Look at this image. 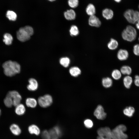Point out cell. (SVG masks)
I'll use <instances>...</instances> for the list:
<instances>
[{"label":"cell","mask_w":139,"mask_h":139,"mask_svg":"<svg viewBox=\"0 0 139 139\" xmlns=\"http://www.w3.org/2000/svg\"><path fill=\"white\" fill-rule=\"evenodd\" d=\"M1 115V109H0V117Z\"/></svg>","instance_id":"7bdbcfd3"},{"label":"cell","mask_w":139,"mask_h":139,"mask_svg":"<svg viewBox=\"0 0 139 139\" xmlns=\"http://www.w3.org/2000/svg\"><path fill=\"white\" fill-rule=\"evenodd\" d=\"M24 27L31 36L33 34V30L32 27L30 26H26Z\"/></svg>","instance_id":"8d00e7d4"},{"label":"cell","mask_w":139,"mask_h":139,"mask_svg":"<svg viewBox=\"0 0 139 139\" xmlns=\"http://www.w3.org/2000/svg\"><path fill=\"white\" fill-rule=\"evenodd\" d=\"M42 139H50V137L49 132L46 130L44 131L42 134Z\"/></svg>","instance_id":"d590c367"},{"label":"cell","mask_w":139,"mask_h":139,"mask_svg":"<svg viewBox=\"0 0 139 139\" xmlns=\"http://www.w3.org/2000/svg\"><path fill=\"white\" fill-rule=\"evenodd\" d=\"M84 123L85 126L88 128H91L93 125V121L89 119L85 120L84 121Z\"/></svg>","instance_id":"836d02e7"},{"label":"cell","mask_w":139,"mask_h":139,"mask_svg":"<svg viewBox=\"0 0 139 139\" xmlns=\"http://www.w3.org/2000/svg\"><path fill=\"white\" fill-rule=\"evenodd\" d=\"M88 23L90 26L96 27H99L101 24V21L95 15L90 16Z\"/></svg>","instance_id":"8fae6325"},{"label":"cell","mask_w":139,"mask_h":139,"mask_svg":"<svg viewBox=\"0 0 139 139\" xmlns=\"http://www.w3.org/2000/svg\"><path fill=\"white\" fill-rule=\"evenodd\" d=\"M111 76L114 80H118L121 77L122 74L120 70L116 69L112 71L111 73Z\"/></svg>","instance_id":"f1b7e54d"},{"label":"cell","mask_w":139,"mask_h":139,"mask_svg":"<svg viewBox=\"0 0 139 139\" xmlns=\"http://www.w3.org/2000/svg\"><path fill=\"white\" fill-rule=\"evenodd\" d=\"M26 105L29 107L34 108L37 106V102L36 100L33 98H28L25 101Z\"/></svg>","instance_id":"83f0119b"},{"label":"cell","mask_w":139,"mask_h":139,"mask_svg":"<svg viewBox=\"0 0 139 139\" xmlns=\"http://www.w3.org/2000/svg\"><path fill=\"white\" fill-rule=\"evenodd\" d=\"M38 101L39 105L41 107L46 108L51 104L53 102V99L50 95L47 94L39 97Z\"/></svg>","instance_id":"5b68a950"},{"label":"cell","mask_w":139,"mask_h":139,"mask_svg":"<svg viewBox=\"0 0 139 139\" xmlns=\"http://www.w3.org/2000/svg\"><path fill=\"white\" fill-rule=\"evenodd\" d=\"M28 131L30 134L39 135L40 133V130L39 127L35 125H30L28 128Z\"/></svg>","instance_id":"44dd1931"},{"label":"cell","mask_w":139,"mask_h":139,"mask_svg":"<svg viewBox=\"0 0 139 139\" xmlns=\"http://www.w3.org/2000/svg\"><path fill=\"white\" fill-rule=\"evenodd\" d=\"M2 67L5 74L8 77L14 76L19 73L21 71V66L16 61H7L3 64Z\"/></svg>","instance_id":"6da1fadb"},{"label":"cell","mask_w":139,"mask_h":139,"mask_svg":"<svg viewBox=\"0 0 139 139\" xmlns=\"http://www.w3.org/2000/svg\"><path fill=\"white\" fill-rule=\"evenodd\" d=\"M94 115L97 119L102 120L105 119L107 116L103 107L101 105L97 106L94 112Z\"/></svg>","instance_id":"ba28073f"},{"label":"cell","mask_w":139,"mask_h":139,"mask_svg":"<svg viewBox=\"0 0 139 139\" xmlns=\"http://www.w3.org/2000/svg\"><path fill=\"white\" fill-rule=\"evenodd\" d=\"M97 139H111L98 136L97 137Z\"/></svg>","instance_id":"ab89813d"},{"label":"cell","mask_w":139,"mask_h":139,"mask_svg":"<svg viewBox=\"0 0 139 139\" xmlns=\"http://www.w3.org/2000/svg\"><path fill=\"white\" fill-rule=\"evenodd\" d=\"M64 16L65 19L68 20H74L76 17V14L72 9L68 10L64 12Z\"/></svg>","instance_id":"2e32d148"},{"label":"cell","mask_w":139,"mask_h":139,"mask_svg":"<svg viewBox=\"0 0 139 139\" xmlns=\"http://www.w3.org/2000/svg\"><path fill=\"white\" fill-rule=\"evenodd\" d=\"M4 102L5 106L8 108L11 107L13 105L12 98L7 95L4 99Z\"/></svg>","instance_id":"f546056e"},{"label":"cell","mask_w":139,"mask_h":139,"mask_svg":"<svg viewBox=\"0 0 139 139\" xmlns=\"http://www.w3.org/2000/svg\"><path fill=\"white\" fill-rule=\"evenodd\" d=\"M25 110V107L24 105L20 103L16 106L15 111L17 115L21 116L24 114Z\"/></svg>","instance_id":"603a6c76"},{"label":"cell","mask_w":139,"mask_h":139,"mask_svg":"<svg viewBox=\"0 0 139 139\" xmlns=\"http://www.w3.org/2000/svg\"><path fill=\"white\" fill-rule=\"evenodd\" d=\"M69 72L72 76L75 77L78 76L81 73V70L77 66L71 67L69 69Z\"/></svg>","instance_id":"ac0fdd59"},{"label":"cell","mask_w":139,"mask_h":139,"mask_svg":"<svg viewBox=\"0 0 139 139\" xmlns=\"http://www.w3.org/2000/svg\"><path fill=\"white\" fill-rule=\"evenodd\" d=\"M29 84L27 86V89L29 91H34L37 90L38 87L37 81L33 78L30 79L28 80Z\"/></svg>","instance_id":"4fadbf2b"},{"label":"cell","mask_w":139,"mask_h":139,"mask_svg":"<svg viewBox=\"0 0 139 139\" xmlns=\"http://www.w3.org/2000/svg\"><path fill=\"white\" fill-rule=\"evenodd\" d=\"M13 38L12 35L8 33H6L3 36V41L7 45H10L12 44Z\"/></svg>","instance_id":"e0dca14e"},{"label":"cell","mask_w":139,"mask_h":139,"mask_svg":"<svg viewBox=\"0 0 139 139\" xmlns=\"http://www.w3.org/2000/svg\"><path fill=\"white\" fill-rule=\"evenodd\" d=\"M85 11L86 14L90 16L94 15L96 12L95 7L93 4H89L86 7Z\"/></svg>","instance_id":"7402d4cb"},{"label":"cell","mask_w":139,"mask_h":139,"mask_svg":"<svg viewBox=\"0 0 139 139\" xmlns=\"http://www.w3.org/2000/svg\"></svg>","instance_id":"f6af8a7d"},{"label":"cell","mask_w":139,"mask_h":139,"mask_svg":"<svg viewBox=\"0 0 139 139\" xmlns=\"http://www.w3.org/2000/svg\"><path fill=\"white\" fill-rule=\"evenodd\" d=\"M133 52L136 56H139V44H136L134 45L133 48Z\"/></svg>","instance_id":"e575fe53"},{"label":"cell","mask_w":139,"mask_h":139,"mask_svg":"<svg viewBox=\"0 0 139 139\" xmlns=\"http://www.w3.org/2000/svg\"><path fill=\"white\" fill-rule=\"evenodd\" d=\"M126 130V127L124 125L117 126L111 131L112 139H127L128 136L124 133Z\"/></svg>","instance_id":"3957f363"},{"label":"cell","mask_w":139,"mask_h":139,"mask_svg":"<svg viewBox=\"0 0 139 139\" xmlns=\"http://www.w3.org/2000/svg\"><path fill=\"white\" fill-rule=\"evenodd\" d=\"M135 111L134 108L131 106L125 108L123 110L124 114L126 116L129 117H132Z\"/></svg>","instance_id":"cb8c5ba5"},{"label":"cell","mask_w":139,"mask_h":139,"mask_svg":"<svg viewBox=\"0 0 139 139\" xmlns=\"http://www.w3.org/2000/svg\"><path fill=\"white\" fill-rule=\"evenodd\" d=\"M70 35L72 36H76L79 33V30L77 27L75 25H72L70 30Z\"/></svg>","instance_id":"1f68e13d"},{"label":"cell","mask_w":139,"mask_h":139,"mask_svg":"<svg viewBox=\"0 0 139 139\" xmlns=\"http://www.w3.org/2000/svg\"><path fill=\"white\" fill-rule=\"evenodd\" d=\"M48 1L50 2H53L56 1V0H48Z\"/></svg>","instance_id":"b9f144b4"},{"label":"cell","mask_w":139,"mask_h":139,"mask_svg":"<svg viewBox=\"0 0 139 139\" xmlns=\"http://www.w3.org/2000/svg\"><path fill=\"white\" fill-rule=\"evenodd\" d=\"M134 82L136 86L139 87V75H136L135 76Z\"/></svg>","instance_id":"74e56055"},{"label":"cell","mask_w":139,"mask_h":139,"mask_svg":"<svg viewBox=\"0 0 139 139\" xmlns=\"http://www.w3.org/2000/svg\"><path fill=\"white\" fill-rule=\"evenodd\" d=\"M138 41L139 42V37L138 38Z\"/></svg>","instance_id":"ee69618b"},{"label":"cell","mask_w":139,"mask_h":139,"mask_svg":"<svg viewBox=\"0 0 139 139\" xmlns=\"http://www.w3.org/2000/svg\"><path fill=\"white\" fill-rule=\"evenodd\" d=\"M7 95L11 97L12 99L13 105L16 106L20 103L22 97L18 92L13 90L8 92Z\"/></svg>","instance_id":"52a82bcc"},{"label":"cell","mask_w":139,"mask_h":139,"mask_svg":"<svg viewBox=\"0 0 139 139\" xmlns=\"http://www.w3.org/2000/svg\"><path fill=\"white\" fill-rule=\"evenodd\" d=\"M68 4L71 7L74 8L76 7L79 5V0H68Z\"/></svg>","instance_id":"d6a6232c"},{"label":"cell","mask_w":139,"mask_h":139,"mask_svg":"<svg viewBox=\"0 0 139 139\" xmlns=\"http://www.w3.org/2000/svg\"><path fill=\"white\" fill-rule=\"evenodd\" d=\"M98 136L106 138H111V131L108 127H101L97 131Z\"/></svg>","instance_id":"9c48e42d"},{"label":"cell","mask_w":139,"mask_h":139,"mask_svg":"<svg viewBox=\"0 0 139 139\" xmlns=\"http://www.w3.org/2000/svg\"><path fill=\"white\" fill-rule=\"evenodd\" d=\"M6 16L10 21H15L17 18V15L14 11L10 10L7 11L6 13Z\"/></svg>","instance_id":"484cf974"},{"label":"cell","mask_w":139,"mask_h":139,"mask_svg":"<svg viewBox=\"0 0 139 139\" xmlns=\"http://www.w3.org/2000/svg\"><path fill=\"white\" fill-rule=\"evenodd\" d=\"M124 16L127 21L130 23L135 24L139 20V12L133 9L126 10L124 12Z\"/></svg>","instance_id":"277c9868"},{"label":"cell","mask_w":139,"mask_h":139,"mask_svg":"<svg viewBox=\"0 0 139 139\" xmlns=\"http://www.w3.org/2000/svg\"><path fill=\"white\" fill-rule=\"evenodd\" d=\"M120 71L122 74L129 75L132 73V70L130 66L125 65L121 67Z\"/></svg>","instance_id":"d4e9b609"},{"label":"cell","mask_w":139,"mask_h":139,"mask_svg":"<svg viewBox=\"0 0 139 139\" xmlns=\"http://www.w3.org/2000/svg\"><path fill=\"white\" fill-rule=\"evenodd\" d=\"M135 24L136 28L139 30V20Z\"/></svg>","instance_id":"f35d334b"},{"label":"cell","mask_w":139,"mask_h":139,"mask_svg":"<svg viewBox=\"0 0 139 139\" xmlns=\"http://www.w3.org/2000/svg\"><path fill=\"white\" fill-rule=\"evenodd\" d=\"M123 81L125 87L128 89L131 87L132 84L133 82V79L129 75H126L124 77Z\"/></svg>","instance_id":"d6986e66"},{"label":"cell","mask_w":139,"mask_h":139,"mask_svg":"<svg viewBox=\"0 0 139 139\" xmlns=\"http://www.w3.org/2000/svg\"><path fill=\"white\" fill-rule=\"evenodd\" d=\"M114 1L117 3H119L121 1V0H114Z\"/></svg>","instance_id":"60d3db41"},{"label":"cell","mask_w":139,"mask_h":139,"mask_svg":"<svg viewBox=\"0 0 139 139\" xmlns=\"http://www.w3.org/2000/svg\"><path fill=\"white\" fill-rule=\"evenodd\" d=\"M137 31L136 29L131 25H128L121 33L123 39L127 41L132 42L135 40L137 36Z\"/></svg>","instance_id":"7a4b0ae2"},{"label":"cell","mask_w":139,"mask_h":139,"mask_svg":"<svg viewBox=\"0 0 139 139\" xmlns=\"http://www.w3.org/2000/svg\"><path fill=\"white\" fill-rule=\"evenodd\" d=\"M10 129L12 134L16 136L19 135L21 132V130L20 126L15 123L12 124L10 125Z\"/></svg>","instance_id":"5bb4252c"},{"label":"cell","mask_w":139,"mask_h":139,"mask_svg":"<svg viewBox=\"0 0 139 139\" xmlns=\"http://www.w3.org/2000/svg\"><path fill=\"white\" fill-rule=\"evenodd\" d=\"M113 11L108 8H105L102 11V15L103 17L107 20L111 19L114 16Z\"/></svg>","instance_id":"9a60e30c"},{"label":"cell","mask_w":139,"mask_h":139,"mask_svg":"<svg viewBox=\"0 0 139 139\" xmlns=\"http://www.w3.org/2000/svg\"><path fill=\"white\" fill-rule=\"evenodd\" d=\"M101 82L103 86L106 88H110L113 84L112 80L109 77L103 78Z\"/></svg>","instance_id":"ffe728a7"},{"label":"cell","mask_w":139,"mask_h":139,"mask_svg":"<svg viewBox=\"0 0 139 139\" xmlns=\"http://www.w3.org/2000/svg\"><path fill=\"white\" fill-rule=\"evenodd\" d=\"M118 43L117 40L111 38L107 44V47L109 49L114 50L118 47Z\"/></svg>","instance_id":"4316f807"},{"label":"cell","mask_w":139,"mask_h":139,"mask_svg":"<svg viewBox=\"0 0 139 139\" xmlns=\"http://www.w3.org/2000/svg\"><path fill=\"white\" fill-rule=\"evenodd\" d=\"M60 64L63 67H67L69 65L70 60L67 57H64L61 58L59 60Z\"/></svg>","instance_id":"4dcf8cb0"},{"label":"cell","mask_w":139,"mask_h":139,"mask_svg":"<svg viewBox=\"0 0 139 139\" xmlns=\"http://www.w3.org/2000/svg\"><path fill=\"white\" fill-rule=\"evenodd\" d=\"M129 54L127 50L125 49H120L118 52L117 57L118 59L120 61H124L128 58Z\"/></svg>","instance_id":"7c38bea8"},{"label":"cell","mask_w":139,"mask_h":139,"mask_svg":"<svg viewBox=\"0 0 139 139\" xmlns=\"http://www.w3.org/2000/svg\"><path fill=\"white\" fill-rule=\"evenodd\" d=\"M50 139H58L62 135V132L60 128L56 126L49 131Z\"/></svg>","instance_id":"30bf717a"},{"label":"cell","mask_w":139,"mask_h":139,"mask_svg":"<svg viewBox=\"0 0 139 139\" xmlns=\"http://www.w3.org/2000/svg\"><path fill=\"white\" fill-rule=\"evenodd\" d=\"M16 35L18 40L22 42L29 40L31 37L24 27L19 29L16 32Z\"/></svg>","instance_id":"8992f818"}]
</instances>
